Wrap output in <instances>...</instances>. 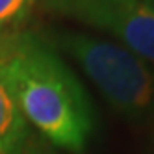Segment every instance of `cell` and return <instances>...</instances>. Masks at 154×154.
I'll list each match as a JSON object with an SVG mask.
<instances>
[{
  "label": "cell",
  "instance_id": "cell-5",
  "mask_svg": "<svg viewBox=\"0 0 154 154\" xmlns=\"http://www.w3.org/2000/svg\"><path fill=\"white\" fill-rule=\"evenodd\" d=\"M35 0H0V34L13 32L32 13Z\"/></svg>",
  "mask_w": 154,
  "mask_h": 154
},
{
  "label": "cell",
  "instance_id": "cell-6",
  "mask_svg": "<svg viewBox=\"0 0 154 154\" xmlns=\"http://www.w3.org/2000/svg\"><path fill=\"white\" fill-rule=\"evenodd\" d=\"M143 2H145L149 8H152V9H154V0H143Z\"/></svg>",
  "mask_w": 154,
  "mask_h": 154
},
{
  "label": "cell",
  "instance_id": "cell-4",
  "mask_svg": "<svg viewBox=\"0 0 154 154\" xmlns=\"http://www.w3.org/2000/svg\"><path fill=\"white\" fill-rule=\"evenodd\" d=\"M0 154H43L28 121L0 80Z\"/></svg>",
  "mask_w": 154,
  "mask_h": 154
},
{
  "label": "cell",
  "instance_id": "cell-1",
  "mask_svg": "<svg viewBox=\"0 0 154 154\" xmlns=\"http://www.w3.org/2000/svg\"><path fill=\"white\" fill-rule=\"evenodd\" d=\"M0 80L24 119L52 145L84 152L95 113L85 89L50 43L32 32L0 34Z\"/></svg>",
  "mask_w": 154,
  "mask_h": 154
},
{
  "label": "cell",
  "instance_id": "cell-2",
  "mask_svg": "<svg viewBox=\"0 0 154 154\" xmlns=\"http://www.w3.org/2000/svg\"><path fill=\"white\" fill-rule=\"evenodd\" d=\"M47 41L67 52L123 117L141 123L154 113V71L132 50L78 32H56Z\"/></svg>",
  "mask_w": 154,
  "mask_h": 154
},
{
  "label": "cell",
  "instance_id": "cell-3",
  "mask_svg": "<svg viewBox=\"0 0 154 154\" xmlns=\"http://www.w3.org/2000/svg\"><path fill=\"white\" fill-rule=\"evenodd\" d=\"M43 6L108 32L136 56L154 63V9L143 0H43Z\"/></svg>",
  "mask_w": 154,
  "mask_h": 154
}]
</instances>
